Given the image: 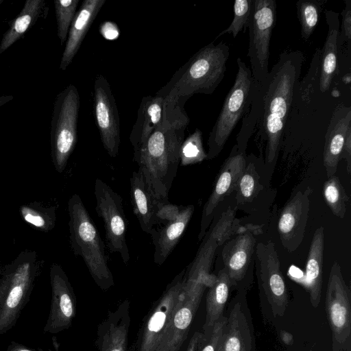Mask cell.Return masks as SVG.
Returning a JSON list of instances; mask_svg holds the SVG:
<instances>
[{
	"label": "cell",
	"instance_id": "cell-1",
	"mask_svg": "<svg viewBox=\"0 0 351 351\" xmlns=\"http://www.w3.org/2000/svg\"><path fill=\"white\" fill-rule=\"evenodd\" d=\"M304 60L302 51H285L265 80L254 82L252 101L236 138L239 152L245 153L247 143L254 135L264 153L265 164L276 162Z\"/></svg>",
	"mask_w": 351,
	"mask_h": 351
},
{
	"label": "cell",
	"instance_id": "cell-2",
	"mask_svg": "<svg viewBox=\"0 0 351 351\" xmlns=\"http://www.w3.org/2000/svg\"><path fill=\"white\" fill-rule=\"evenodd\" d=\"M189 123L187 114L165 120L134 152V160L159 201L168 200L180 165V147Z\"/></svg>",
	"mask_w": 351,
	"mask_h": 351
},
{
	"label": "cell",
	"instance_id": "cell-3",
	"mask_svg": "<svg viewBox=\"0 0 351 351\" xmlns=\"http://www.w3.org/2000/svg\"><path fill=\"white\" fill-rule=\"evenodd\" d=\"M229 56L226 43L211 42L197 51L156 94L184 109L186 101L193 95L213 93L225 76Z\"/></svg>",
	"mask_w": 351,
	"mask_h": 351
},
{
	"label": "cell",
	"instance_id": "cell-4",
	"mask_svg": "<svg viewBox=\"0 0 351 351\" xmlns=\"http://www.w3.org/2000/svg\"><path fill=\"white\" fill-rule=\"evenodd\" d=\"M69 241L72 252L80 256L96 285L103 291L114 286L105 245L81 197L73 194L68 201Z\"/></svg>",
	"mask_w": 351,
	"mask_h": 351
},
{
	"label": "cell",
	"instance_id": "cell-5",
	"mask_svg": "<svg viewBox=\"0 0 351 351\" xmlns=\"http://www.w3.org/2000/svg\"><path fill=\"white\" fill-rule=\"evenodd\" d=\"M40 269L35 251L24 250L3 266L0 278V335L11 330L28 303Z\"/></svg>",
	"mask_w": 351,
	"mask_h": 351
},
{
	"label": "cell",
	"instance_id": "cell-6",
	"mask_svg": "<svg viewBox=\"0 0 351 351\" xmlns=\"http://www.w3.org/2000/svg\"><path fill=\"white\" fill-rule=\"evenodd\" d=\"M238 71L208 138L206 160L217 157L252 101L254 81L250 69L237 58Z\"/></svg>",
	"mask_w": 351,
	"mask_h": 351
},
{
	"label": "cell",
	"instance_id": "cell-7",
	"mask_svg": "<svg viewBox=\"0 0 351 351\" xmlns=\"http://www.w3.org/2000/svg\"><path fill=\"white\" fill-rule=\"evenodd\" d=\"M80 97L77 88L69 84L56 97L51 121L50 145L55 169L62 173L77 141Z\"/></svg>",
	"mask_w": 351,
	"mask_h": 351
},
{
	"label": "cell",
	"instance_id": "cell-8",
	"mask_svg": "<svg viewBox=\"0 0 351 351\" xmlns=\"http://www.w3.org/2000/svg\"><path fill=\"white\" fill-rule=\"evenodd\" d=\"M181 271L169 283L144 317L136 337L128 351H156L182 296L184 274Z\"/></svg>",
	"mask_w": 351,
	"mask_h": 351
},
{
	"label": "cell",
	"instance_id": "cell-9",
	"mask_svg": "<svg viewBox=\"0 0 351 351\" xmlns=\"http://www.w3.org/2000/svg\"><path fill=\"white\" fill-rule=\"evenodd\" d=\"M276 21L275 0H253L245 29L249 30L251 73L255 83H261L269 73V45Z\"/></svg>",
	"mask_w": 351,
	"mask_h": 351
},
{
	"label": "cell",
	"instance_id": "cell-10",
	"mask_svg": "<svg viewBox=\"0 0 351 351\" xmlns=\"http://www.w3.org/2000/svg\"><path fill=\"white\" fill-rule=\"evenodd\" d=\"M95 210L104 221L105 239L110 252L119 253L124 263L130 259L126 242L127 221L121 197L100 179L95 182Z\"/></svg>",
	"mask_w": 351,
	"mask_h": 351
},
{
	"label": "cell",
	"instance_id": "cell-11",
	"mask_svg": "<svg viewBox=\"0 0 351 351\" xmlns=\"http://www.w3.org/2000/svg\"><path fill=\"white\" fill-rule=\"evenodd\" d=\"M326 310L332 330V351H341L351 332L350 293L337 262L332 263L329 274Z\"/></svg>",
	"mask_w": 351,
	"mask_h": 351
},
{
	"label": "cell",
	"instance_id": "cell-12",
	"mask_svg": "<svg viewBox=\"0 0 351 351\" xmlns=\"http://www.w3.org/2000/svg\"><path fill=\"white\" fill-rule=\"evenodd\" d=\"M256 274L260 289L274 315L282 316L288 304V293L274 243H258L254 251Z\"/></svg>",
	"mask_w": 351,
	"mask_h": 351
},
{
	"label": "cell",
	"instance_id": "cell-13",
	"mask_svg": "<svg viewBox=\"0 0 351 351\" xmlns=\"http://www.w3.org/2000/svg\"><path fill=\"white\" fill-rule=\"evenodd\" d=\"M93 113L104 148L114 158L121 143L119 114L110 84L102 75L94 81Z\"/></svg>",
	"mask_w": 351,
	"mask_h": 351
},
{
	"label": "cell",
	"instance_id": "cell-14",
	"mask_svg": "<svg viewBox=\"0 0 351 351\" xmlns=\"http://www.w3.org/2000/svg\"><path fill=\"white\" fill-rule=\"evenodd\" d=\"M49 279L51 300L43 331L56 335L71 326L76 315V297L65 271L59 264L51 265Z\"/></svg>",
	"mask_w": 351,
	"mask_h": 351
},
{
	"label": "cell",
	"instance_id": "cell-15",
	"mask_svg": "<svg viewBox=\"0 0 351 351\" xmlns=\"http://www.w3.org/2000/svg\"><path fill=\"white\" fill-rule=\"evenodd\" d=\"M247 163L246 154L238 150L235 144L224 161L215 180L213 191L205 203L200 221L198 239H203L214 217L219 204L236 190L238 181Z\"/></svg>",
	"mask_w": 351,
	"mask_h": 351
},
{
	"label": "cell",
	"instance_id": "cell-16",
	"mask_svg": "<svg viewBox=\"0 0 351 351\" xmlns=\"http://www.w3.org/2000/svg\"><path fill=\"white\" fill-rule=\"evenodd\" d=\"M183 115H186L184 109L174 106L162 96L156 94L144 97L130 135L134 152L137 151L165 120Z\"/></svg>",
	"mask_w": 351,
	"mask_h": 351
},
{
	"label": "cell",
	"instance_id": "cell-17",
	"mask_svg": "<svg viewBox=\"0 0 351 351\" xmlns=\"http://www.w3.org/2000/svg\"><path fill=\"white\" fill-rule=\"evenodd\" d=\"M313 191L308 187L298 191L283 207L278 221V230L283 247L288 252L300 245L308 218L310 196Z\"/></svg>",
	"mask_w": 351,
	"mask_h": 351
},
{
	"label": "cell",
	"instance_id": "cell-18",
	"mask_svg": "<svg viewBox=\"0 0 351 351\" xmlns=\"http://www.w3.org/2000/svg\"><path fill=\"white\" fill-rule=\"evenodd\" d=\"M261 232L258 226H241L235 236L225 242L221 257L232 285L245 277L254 254L256 235Z\"/></svg>",
	"mask_w": 351,
	"mask_h": 351
},
{
	"label": "cell",
	"instance_id": "cell-19",
	"mask_svg": "<svg viewBox=\"0 0 351 351\" xmlns=\"http://www.w3.org/2000/svg\"><path fill=\"white\" fill-rule=\"evenodd\" d=\"M207 285L202 281L184 278L182 299L176 309L162 342L182 347L187 338L191 325L200 304Z\"/></svg>",
	"mask_w": 351,
	"mask_h": 351
},
{
	"label": "cell",
	"instance_id": "cell-20",
	"mask_svg": "<svg viewBox=\"0 0 351 351\" xmlns=\"http://www.w3.org/2000/svg\"><path fill=\"white\" fill-rule=\"evenodd\" d=\"M130 302H121L97 326L95 346L98 351H128L130 326Z\"/></svg>",
	"mask_w": 351,
	"mask_h": 351
},
{
	"label": "cell",
	"instance_id": "cell-21",
	"mask_svg": "<svg viewBox=\"0 0 351 351\" xmlns=\"http://www.w3.org/2000/svg\"><path fill=\"white\" fill-rule=\"evenodd\" d=\"M351 131V106L341 101L335 109L325 135L323 163L328 178L335 176L348 133Z\"/></svg>",
	"mask_w": 351,
	"mask_h": 351
},
{
	"label": "cell",
	"instance_id": "cell-22",
	"mask_svg": "<svg viewBox=\"0 0 351 351\" xmlns=\"http://www.w3.org/2000/svg\"><path fill=\"white\" fill-rule=\"evenodd\" d=\"M106 0H84L71 25L60 69L65 71L78 52L82 41Z\"/></svg>",
	"mask_w": 351,
	"mask_h": 351
},
{
	"label": "cell",
	"instance_id": "cell-23",
	"mask_svg": "<svg viewBox=\"0 0 351 351\" xmlns=\"http://www.w3.org/2000/svg\"><path fill=\"white\" fill-rule=\"evenodd\" d=\"M254 338L241 303H234L217 351H253Z\"/></svg>",
	"mask_w": 351,
	"mask_h": 351
},
{
	"label": "cell",
	"instance_id": "cell-24",
	"mask_svg": "<svg viewBox=\"0 0 351 351\" xmlns=\"http://www.w3.org/2000/svg\"><path fill=\"white\" fill-rule=\"evenodd\" d=\"M195 210L193 205L184 206L178 217L158 229L153 228L150 232L154 246V261L161 265L182 237Z\"/></svg>",
	"mask_w": 351,
	"mask_h": 351
},
{
	"label": "cell",
	"instance_id": "cell-25",
	"mask_svg": "<svg viewBox=\"0 0 351 351\" xmlns=\"http://www.w3.org/2000/svg\"><path fill=\"white\" fill-rule=\"evenodd\" d=\"M130 197L134 214L142 230L150 234L154 226V215L158 200L138 168L130 178Z\"/></svg>",
	"mask_w": 351,
	"mask_h": 351
},
{
	"label": "cell",
	"instance_id": "cell-26",
	"mask_svg": "<svg viewBox=\"0 0 351 351\" xmlns=\"http://www.w3.org/2000/svg\"><path fill=\"white\" fill-rule=\"evenodd\" d=\"M339 13L326 10L325 18L328 25V33L321 49L319 84L322 93L330 90L337 62V38L340 28Z\"/></svg>",
	"mask_w": 351,
	"mask_h": 351
},
{
	"label": "cell",
	"instance_id": "cell-27",
	"mask_svg": "<svg viewBox=\"0 0 351 351\" xmlns=\"http://www.w3.org/2000/svg\"><path fill=\"white\" fill-rule=\"evenodd\" d=\"M324 228H317L313 236L305 268V286L310 295L312 305L317 307L321 298L323 262Z\"/></svg>",
	"mask_w": 351,
	"mask_h": 351
},
{
	"label": "cell",
	"instance_id": "cell-28",
	"mask_svg": "<svg viewBox=\"0 0 351 351\" xmlns=\"http://www.w3.org/2000/svg\"><path fill=\"white\" fill-rule=\"evenodd\" d=\"M232 285L226 270L222 268L216 276L215 282L208 287L206 300V320L203 326L204 335H208L215 322L223 316V308Z\"/></svg>",
	"mask_w": 351,
	"mask_h": 351
},
{
	"label": "cell",
	"instance_id": "cell-29",
	"mask_svg": "<svg viewBox=\"0 0 351 351\" xmlns=\"http://www.w3.org/2000/svg\"><path fill=\"white\" fill-rule=\"evenodd\" d=\"M45 8L43 0H27L19 14L11 22L0 43V54L16 42L36 22Z\"/></svg>",
	"mask_w": 351,
	"mask_h": 351
},
{
	"label": "cell",
	"instance_id": "cell-30",
	"mask_svg": "<svg viewBox=\"0 0 351 351\" xmlns=\"http://www.w3.org/2000/svg\"><path fill=\"white\" fill-rule=\"evenodd\" d=\"M21 217L37 230L48 232L56 223V207H45L36 202L21 205L19 208Z\"/></svg>",
	"mask_w": 351,
	"mask_h": 351
},
{
	"label": "cell",
	"instance_id": "cell-31",
	"mask_svg": "<svg viewBox=\"0 0 351 351\" xmlns=\"http://www.w3.org/2000/svg\"><path fill=\"white\" fill-rule=\"evenodd\" d=\"M322 193L332 214L343 219L346 213L349 197L339 178L335 175L328 178L324 184Z\"/></svg>",
	"mask_w": 351,
	"mask_h": 351
},
{
	"label": "cell",
	"instance_id": "cell-32",
	"mask_svg": "<svg viewBox=\"0 0 351 351\" xmlns=\"http://www.w3.org/2000/svg\"><path fill=\"white\" fill-rule=\"evenodd\" d=\"M262 189L254 162L250 161L246 163L245 170L238 181L235 190L237 206L251 202Z\"/></svg>",
	"mask_w": 351,
	"mask_h": 351
},
{
	"label": "cell",
	"instance_id": "cell-33",
	"mask_svg": "<svg viewBox=\"0 0 351 351\" xmlns=\"http://www.w3.org/2000/svg\"><path fill=\"white\" fill-rule=\"evenodd\" d=\"M322 5L315 0H299L296 3L297 15L301 26V36L308 40L319 19Z\"/></svg>",
	"mask_w": 351,
	"mask_h": 351
},
{
	"label": "cell",
	"instance_id": "cell-34",
	"mask_svg": "<svg viewBox=\"0 0 351 351\" xmlns=\"http://www.w3.org/2000/svg\"><path fill=\"white\" fill-rule=\"evenodd\" d=\"M206 157L207 154L203 146L202 132L196 128L181 145L180 164L187 166L199 163L206 160Z\"/></svg>",
	"mask_w": 351,
	"mask_h": 351
},
{
	"label": "cell",
	"instance_id": "cell-35",
	"mask_svg": "<svg viewBox=\"0 0 351 351\" xmlns=\"http://www.w3.org/2000/svg\"><path fill=\"white\" fill-rule=\"evenodd\" d=\"M79 0H55L54 9L57 22V34L60 45L67 39L71 25L77 12Z\"/></svg>",
	"mask_w": 351,
	"mask_h": 351
},
{
	"label": "cell",
	"instance_id": "cell-36",
	"mask_svg": "<svg viewBox=\"0 0 351 351\" xmlns=\"http://www.w3.org/2000/svg\"><path fill=\"white\" fill-rule=\"evenodd\" d=\"M253 0H235L234 2V16L230 25L216 37L215 40L225 34H231L234 38L245 29L250 14Z\"/></svg>",
	"mask_w": 351,
	"mask_h": 351
},
{
	"label": "cell",
	"instance_id": "cell-37",
	"mask_svg": "<svg viewBox=\"0 0 351 351\" xmlns=\"http://www.w3.org/2000/svg\"><path fill=\"white\" fill-rule=\"evenodd\" d=\"M184 206H178L167 201H158L154 215V226L159 224L165 226L175 221L180 214Z\"/></svg>",
	"mask_w": 351,
	"mask_h": 351
},
{
	"label": "cell",
	"instance_id": "cell-38",
	"mask_svg": "<svg viewBox=\"0 0 351 351\" xmlns=\"http://www.w3.org/2000/svg\"><path fill=\"white\" fill-rule=\"evenodd\" d=\"M226 322L227 317L222 316L215 322L210 332L204 335L200 351H217Z\"/></svg>",
	"mask_w": 351,
	"mask_h": 351
},
{
	"label": "cell",
	"instance_id": "cell-39",
	"mask_svg": "<svg viewBox=\"0 0 351 351\" xmlns=\"http://www.w3.org/2000/svg\"><path fill=\"white\" fill-rule=\"evenodd\" d=\"M345 8L341 13L342 16L341 32H339L337 38V47H340L343 43H350L351 40V1H345Z\"/></svg>",
	"mask_w": 351,
	"mask_h": 351
},
{
	"label": "cell",
	"instance_id": "cell-40",
	"mask_svg": "<svg viewBox=\"0 0 351 351\" xmlns=\"http://www.w3.org/2000/svg\"><path fill=\"white\" fill-rule=\"evenodd\" d=\"M340 159L346 162V170L348 174L351 173V131L348 133L345 143L341 154Z\"/></svg>",
	"mask_w": 351,
	"mask_h": 351
},
{
	"label": "cell",
	"instance_id": "cell-41",
	"mask_svg": "<svg viewBox=\"0 0 351 351\" xmlns=\"http://www.w3.org/2000/svg\"><path fill=\"white\" fill-rule=\"evenodd\" d=\"M204 341V334L195 332L190 339L186 351H200Z\"/></svg>",
	"mask_w": 351,
	"mask_h": 351
},
{
	"label": "cell",
	"instance_id": "cell-42",
	"mask_svg": "<svg viewBox=\"0 0 351 351\" xmlns=\"http://www.w3.org/2000/svg\"><path fill=\"white\" fill-rule=\"evenodd\" d=\"M112 32L119 34L117 27L113 23H112L108 21L100 27L101 34H102L106 39L112 40L115 39L117 37L116 35L112 34Z\"/></svg>",
	"mask_w": 351,
	"mask_h": 351
},
{
	"label": "cell",
	"instance_id": "cell-43",
	"mask_svg": "<svg viewBox=\"0 0 351 351\" xmlns=\"http://www.w3.org/2000/svg\"><path fill=\"white\" fill-rule=\"evenodd\" d=\"M5 351H44L42 349H34L16 341H11Z\"/></svg>",
	"mask_w": 351,
	"mask_h": 351
},
{
	"label": "cell",
	"instance_id": "cell-44",
	"mask_svg": "<svg viewBox=\"0 0 351 351\" xmlns=\"http://www.w3.org/2000/svg\"><path fill=\"white\" fill-rule=\"evenodd\" d=\"M182 347L175 346L173 344L163 341L156 351H180Z\"/></svg>",
	"mask_w": 351,
	"mask_h": 351
},
{
	"label": "cell",
	"instance_id": "cell-45",
	"mask_svg": "<svg viewBox=\"0 0 351 351\" xmlns=\"http://www.w3.org/2000/svg\"><path fill=\"white\" fill-rule=\"evenodd\" d=\"M280 337L282 341L287 345H291L293 342L292 335L288 332L282 331L280 333Z\"/></svg>",
	"mask_w": 351,
	"mask_h": 351
},
{
	"label": "cell",
	"instance_id": "cell-46",
	"mask_svg": "<svg viewBox=\"0 0 351 351\" xmlns=\"http://www.w3.org/2000/svg\"><path fill=\"white\" fill-rule=\"evenodd\" d=\"M13 99L12 95H2L0 96V107L5 105L8 102Z\"/></svg>",
	"mask_w": 351,
	"mask_h": 351
},
{
	"label": "cell",
	"instance_id": "cell-47",
	"mask_svg": "<svg viewBox=\"0 0 351 351\" xmlns=\"http://www.w3.org/2000/svg\"><path fill=\"white\" fill-rule=\"evenodd\" d=\"M343 83L346 85H350L351 82V75L350 72L346 73L341 78Z\"/></svg>",
	"mask_w": 351,
	"mask_h": 351
},
{
	"label": "cell",
	"instance_id": "cell-48",
	"mask_svg": "<svg viewBox=\"0 0 351 351\" xmlns=\"http://www.w3.org/2000/svg\"><path fill=\"white\" fill-rule=\"evenodd\" d=\"M330 94L331 97H332L333 98H335V99L339 98L341 96L340 91L337 88H334L331 90H330Z\"/></svg>",
	"mask_w": 351,
	"mask_h": 351
},
{
	"label": "cell",
	"instance_id": "cell-49",
	"mask_svg": "<svg viewBox=\"0 0 351 351\" xmlns=\"http://www.w3.org/2000/svg\"><path fill=\"white\" fill-rule=\"evenodd\" d=\"M3 271V266L1 264V258H0V275L2 274Z\"/></svg>",
	"mask_w": 351,
	"mask_h": 351
}]
</instances>
